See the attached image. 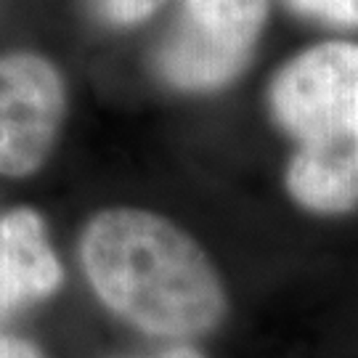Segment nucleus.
<instances>
[{"mask_svg":"<svg viewBox=\"0 0 358 358\" xmlns=\"http://www.w3.org/2000/svg\"><path fill=\"white\" fill-rule=\"evenodd\" d=\"M294 13L329 27H358V0H284Z\"/></svg>","mask_w":358,"mask_h":358,"instance_id":"nucleus-7","label":"nucleus"},{"mask_svg":"<svg viewBox=\"0 0 358 358\" xmlns=\"http://www.w3.org/2000/svg\"><path fill=\"white\" fill-rule=\"evenodd\" d=\"M268 0H180L152 51V72L178 93H213L250 66Z\"/></svg>","mask_w":358,"mask_h":358,"instance_id":"nucleus-3","label":"nucleus"},{"mask_svg":"<svg viewBox=\"0 0 358 358\" xmlns=\"http://www.w3.org/2000/svg\"><path fill=\"white\" fill-rule=\"evenodd\" d=\"M0 358H40V353L24 340L0 334Z\"/></svg>","mask_w":358,"mask_h":358,"instance_id":"nucleus-8","label":"nucleus"},{"mask_svg":"<svg viewBox=\"0 0 358 358\" xmlns=\"http://www.w3.org/2000/svg\"><path fill=\"white\" fill-rule=\"evenodd\" d=\"M80 257L96 294L146 334L192 340L226 316L229 294L210 255L157 213L112 207L93 215Z\"/></svg>","mask_w":358,"mask_h":358,"instance_id":"nucleus-1","label":"nucleus"},{"mask_svg":"<svg viewBox=\"0 0 358 358\" xmlns=\"http://www.w3.org/2000/svg\"><path fill=\"white\" fill-rule=\"evenodd\" d=\"M66 115L59 69L38 53L0 56V176L35 173L51 154Z\"/></svg>","mask_w":358,"mask_h":358,"instance_id":"nucleus-4","label":"nucleus"},{"mask_svg":"<svg viewBox=\"0 0 358 358\" xmlns=\"http://www.w3.org/2000/svg\"><path fill=\"white\" fill-rule=\"evenodd\" d=\"M152 358H205L196 348H189V345H176V348H167L162 353H157Z\"/></svg>","mask_w":358,"mask_h":358,"instance_id":"nucleus-9","label":"nucleus"},{"mask_svg":"<svg viewBox=\"0 0 358 358\" xmlns=\"http://www.w3.org/2000/svg\"><path fill=\"white\" fill-rule=\"evenodd\" d=\"M62 284L45 223L35 210H11L0 217V319L35 303Z\"/></svg>","mask_w":358,"mask_h":358,"instance_id":"nucleus-5","label":"nucleus"},{"mask_svg":"<svg viewBox=\"0 0 358 358\" xmlns=\"http://www.w3.org/2000/svg\"><path fill=\"white\" fill-rule=\"evenodd\" d=\"M273 122L294 152L287 192L313 215L358 210V45L329 40L292 56L268 88Z\"/></svg>","mask_w":358,"mask_h":358,"instance_id":"nucleus-2","label":"nucleus"},{"mask_svg":"<svg viewBox=\"0 0 358 358\" xmlns=\"http://www.w3.org/2000/svg\"><path fill=\"white\" fill-rule=\"evenodd\" d=\"M93 16L106 27H136L146 22L157 8L165 6V0H88Z\"/></svg>","mask_w":358,"mask_h":358,"instance_id":"nucleus-6","label":"nucleus"}]
</instances>
